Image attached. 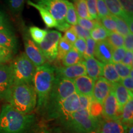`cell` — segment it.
<instances>
[{"instance_id": "1", "label": "cell", "mask_w": 133, "mask_h": 133, "mask_svg": "<svg viewBox=\"0 0 133 133\" xmlns=\"http://www.w3.org/2000/svg\"><path fill=\"white\" fill-rule=\"evenodd\" d=\"M35 121L33 114H23L9 104L0 112V133H26Z\"/></svg>"}, {"instance_id": "2", "label": "cell", "mask_w": 133, "mask_h": 133, "mask_svg": "<svg viewBox=\"0 0 133 133\" xmlns=\"http://www.w3.org/2000/svg\"><path fill=\"white\" fill-rule=\"evenodd\" d=\"M56 78V66L45 63L36 68L33 85L37 97L36 108L44 112L50 92Z\"/></svg>"}, {"instance_id": "3", "label": "cell", "mask_w": 133, "mask_h": 133, "mask_svg": "<svg viewBox=\"0 0 133 133\" xmlns=\"http://www.w3.org/2000/svg\"><path fill=\"white\" fill-rule=\"evenodd\" d=\"M18 112L30 114L36 107L37 97L33 85L25 83H14L6 99Z\"/></svg>"}, {"instance_id": "4", "label": "cell", "mask_w": 133, "mask_h": 133, "mask_svg": "<svg viewBox=\"0 0 133 133\" xmlns=\"http://www.w3.org/2000/svg\"><path fill=\"white\" fill-rule=\"evenodd\" d=\"M75 92V88L73 79L56 76L44 113L46 115L48 114L60 102Z\"/></svg>"}, {"instance_id": "5", "label": "cell", "mask_w": 133, "mask_h": 133, "mask_svg": "<svg viewBox=\"0 0 133 133\" xmlns=\"http://www.w3.org/2000/svg\"><path fill=\"white\" fill-rule=\"evenodd\" d=\"M101 119L91 116L88 110H77L71 114L64 123L76 133H89L99 128Z\"/></svg>"}, {"instance_id": "6", "label": "cell", "mask_w": 133, "mask_h": 133, "mask_svg": "<svg viewBox=\"0 0 133 133\" xmlns=\"http://www.w3.org/2000/svg\"><path fill=\"white\" fill-rule=\"evenodd\" d=\"M14 83H25L33 85L36 67L24 52L20 54L10 64Z\"/></svg>"}, {"instance_id": "7", "label": "cell", "mask_w": 133, "mask_h": 133, "mask_svg": "<svg viewBox=\"0 0 133 133\" xmlns=\"http://www.w3.org/2000/svg\"><path fill=\"white\" fill-rule=\"evenodd\" d=\"M67 1L68 0H38L36 4L44 8L52 15L57 22V29L59 30L65 31L71 28L65 21Z\"/></svg>"}, {"instance_id": "8", "label": "cell", "mask_w": 133, "mask_h": 133, "mask_svg": "<svg viewBox=\"0 0 133 133\" xmlns=\"http://www.w3.org/2000/svg\"><path fill=\"white\" fill-rule=\"evenodd\" d=\"M79 105L78 94L75 92L46 114V118L48 119H59L62 123H64L71 114L78 110Z\"/></svg>"}, {"instance_id": "9", "label": "cell", "mask_w": 133, "mask_h": 133, "mask_svg": "<svg viewBox=\"0 0 133 133\" xmlns=\"http://www.w3.org/2000/svg\"><path fill=\"white\" fill-rule=\"evenodd\" d=\"M62 37V34L56 30L48 31L42 42L39 44L45 59L50 62H54L57 54L59 41Z\"/></svg>"}, {"instance_id": "10", "label": "cell", "mask_w": 133, "mask_h": 133, "mask_svg": "<svg viewBox=\"0 0 133 133\" xmlns=\"http://www.w3.org/2000/svg\"><path fill=\"white\" fill-rule=\"evenodd\" d=\"M25 54L35 67H38L46 63V59L39 46L33 41L28 33L24 35Z\"/></svg>"}, {"instance_id": "11", "label": "cell", "mask_w": 133, "mask_h": 133, "mask_svg": "<svg viewBox=\"0 0 133 133\" xmlns=\"http://www.w3.org/2000/svg\"><path fill=\"white\" fill-rule=\"evenodd\" d=\"M13 84L14 78L10 64H0V99H6Z\"/></svg>"}, {"instance_id": "12", "label": "cell", "mask_w": 133, "mask_h": 133, "mask_svg": "<svg viewBox=\"0 0 133 133\" xmlns=\"http://www.w3.org/2000/svg\"><path fill=\"white\" fill-rule=\"evenodd\" d=\"M87 75L83 61L79 64L64 67H56V76L62 78L73 79L79 76Z\"/></svg>"}, {"instance_id": "13", "label": "cell", "mask_w": 133, "mask_h": 133, "mask_svg": "<svg viewBox=\"0 0 133 133\" xmlns=\"http://www.w3.org/2000/svg\"><path fill=\"white\" fill-rule=\"evenodd\" d=\"M112 89V84L101 76L95 81L93 89L92 99L103 105L105 99Z\"/></svg>"}, {"instance_id": "14", "label": "cell", "mask_w": 133, "mask_h": 133, "mask_svg": "<svg viewBox=\"0 0 133 133\" xmlns=\"http://www.w3.org/2000/svg\"><path fill=\"white\" fill-rule=\"evenodd\" d=\"M118 107L112 89L103 103L102 115L107 119H117L118 116Z\"/></svg>"}, {"instance_id": "15", "label": "cell", "mask_w": 133, "mask_h": 133, "mask_svg": "<svg viewBox=\"0 0 133 133\" xmlns=\"http://www.w3.org/2000/svg\"><path fill=\"white\" fill-rule=\"evenodd\" d=\"M114 48L107 39L96 43L94 56L102 64L112 62V54Z\"/></svg>"}, {"instance_id": "16", "label": "cell", "mask_w": 133, "mask_h": 133, "mask_svg": "<svg viewBox=\"0 0 133 133\" xmlns=\"http://www.w3.org/2000/svg\"><path fill=\"white\" fill-rule=\"evenodd\" d=\"M74 83L76 94L92 97L93 89L95 83L92 79L88 75H83L74 79Z\"/></svg>"}, {"instance_id": "17", "label": "cell", "mask_w": 133, "mask_h": 133, "mask_svg": "<svg viewBox=\"0 0 133 133\" xmlns=\"http://www.w3.org/2000/svg\"><path fill=\"white\" fill-rule=\"evenodd\" d=\"M86 75L94 81L102 76L104 64L97 61L94 57H87L83 61Z\"/></svg>"}, {"instance_id": "18", "label": "cell", "mask_w": 133, "mask_h": 133, "mask_svg": "<svg viewBox=\"0 0 133 133\" xmlns=\"http://www.w3.org/2000/svg\"><path fill=\"white\" fill-rule=\"evenodd\" d=\"M128 126L121 122L119 119L100 121L99 131L101 133H126Z\"/></svg>"}, {"instance_id": "19", "label": "cell", "mask_w": 133, "mask_h": 133, "mask_svg": "<svg viewBox=\"0 0 133 133\" xmlns=\"http://www.w3.org/2000/svg\"><path fill=\"white\" fill-rule=\"evenodd\" d=\"M112 89L117 101L118 112L121 114L124 105L131 97H132L133 94L129 92L119 82L112 84Z\"/></svg>"}, {"instance_id": "20", "label": "cell", "mask_w": 133, "mask_h": 133, "mask_svg": "<svg viewBox=\"0 0 133 133\" xmlns=\"http://www.w3.org/2000/svg\"><path fill=\"white\" fill-rule=\"evenodd\" d=\"M0 45L14 53L17 51V38L11 30H0Z\"/></svg>"}, {"instance_id": "21", "label": "cell", "mask_w": 133, "mask_h": 133, "mask_svg": "<svg viewBox=\"0 0 133 133\" xmlns=\"http://www.w3.org/2000/svg\"><path fill=\"white\" fill-rule=\"evenodd\" d=\"M28 4L30 6H32V7L35 8L36 9H37L39 12V14L42 18L43 22L46 25V26L48 28H57V23L56 21V20L54 19V17L52 16L50 13L48 12L47 10H46L44 8L32 2V1L28 0L27 1Z\"/></svg>"}, {"instance_id": "22", "label": "cell", "mask_w": 133, "mask_h": 133, "mask_svg": "<svg viewBox=\"0 0 133 133\" xmlns=\"http://www.w3.org/2000/svg\"><path fill=\"white\" fill-rule=\"evenodd\" d=\"M121 122L126 126L132 125L133 122V99L131 97L124 105L121 112Z\"/></svg>"}, {"instance_id": "23", "label": "cell", "mask_w": 133, "mask_h": 133, "mask_svg": "<svg viewBox=\"0 0 133 133\" xmlns=\"http://www.w3.org/2000/svg\"><path fill=\"white\" fill-rule=\"evenodd\" d=\"M83 61V56L73 48L65 54L62 60V62L64 66H69L79 64Z\"/></svg>"}, {"instance_id": "24", "label": "cell", "mask_w": 133, "mask_h": 133, "mask_svg": "<svg viewBox=\"0 0 133 133\" xmlns=\"http://www.w3.org/2000/svg\"><path fill=\"white\" fill-rule=\"evenodd\" d=\"M102 76L111 84L118 83L121 80L112 62L104 64Z\"/></svg>"}, {"instance_id": "25", "label": "cell", "mask_w": 133, "mask_h": 133, "mask_svg": "<svg viewBox=\"0 0 133 133\" xmlns=\"http://www.w3.org/2000/svg\"><path fill=\"white\" fill-rule=\"evenodd\" d=\"M103 1H104L110 14L119 17L121 19H124L127 16L118 0H103Z\"/></svg>"}, {"instance_id": "26", "label": "cell", "mask_w": 133, "mask_h": 133, "mask_svg": "<svg viewBox=\"0 0 133 133\" xmlns=\"http://www.w3.org/2000/svg\"><path fill=\"white\" fill-rule=\"evenodd\" d=\"M78 17L89 20H92L88 11L86 0H74Z\"/></svg>"}, {"instance_id": "27", "label": "cell", "mask_w": 133, "mask_h": 133, "mask_svg": "<svg viewBox=\"0 0 133 133\" xmlns=\"http://www.w3.org/2000/svg\"><path fill=\"white\" fill-rule=\"evenodd\" d=\"M109 33L102 25L99 24L90 31V37L96 42H99L107 39Z\"/></svg>"}, {"instance_id": "28", "label": "cell", "mask_w": 133, "mask_h": 133, "mask_svg": "<svg viewBox=\"0 0 133 133\" xmlns=\"http://www.w3.org/2000/svg\"><path fill=\"white\" fill-rule=\"evenodd\" d=\"M72 48V44L66 41L65 38L61 37L59 41V44H58L57 54L56 59L59 61H62L65 54Z\"/></svg>"}, {"instance_id": "29", "label": "cell", "mask_w": 133, "mask_h": 133, "mask_svg": "<svg viewBox=\"0 0 133 133\" xmlns=\"http://www.w3.org/2000/svg\"><path fill=\"white\" fill-rule=\"evenodd\" d=\"M29 31L31 39L37 44H39L42 42L47 33V31L35 26H30Z\"/></svg>"}, {"instance_id": "30", "label": "cell", "mask_w": 133, "mask_h": 133, "mask_svg": "<svg viewBox=\"0 0 133 133\" xmlns=\"http://www.w3.org/2000/svg\"><path fill=\"white\" fill-rule=\"evenodd\" d=\"M111 17H112V18L114 19L116 25V31L118 33L120 34L123 37H125L128 35H129V33H131L128 26L127 24H126V22L124 21L123 19L119 17L113 16L112 14H111Z\"/></svg>"}, {"instance_id": "31", "label": "cell", "mask_w": 133, "mask_h": 133, "mask_svg": "<svg viewBox=\"0 0 133 133\" xmlns=\"http://www.w3.org/2000/svg\"><path fill=\"white\" fill-rule=\"evenodd\" d=\"M103 105L96 100L92 99L89 107V113L91 116L97 119H101L102 115Z\"/></svg>"}, {"instance_id": "32", "label": "cell", "mask_w": 133, "mask_h": 133, "mask_svg": "<svg viewBox=\"0 0 133 133\" xmlns=\"http://www.w3.org/2000/svg\"><path fill=\"white\" fill-rule=\"evenodd\" d=\"M78 16L76 14L74 4L72 3L67 1V11H66L65 21L70 26L77 24Z\"/></svg>"}, {"instance_id": "33", "label": "cell", "mask_w": 133, "mask_h": 133, "mask_svg": "<svg viewBox=\"0 0 133 133\" xmlns=\"http://www.w3.org/2000/svg\"><path fill=\"white\" fill-rule=\"evenodd\" d=\"M107 40L109 41L110 44L112 45L114 49L123 47L124 46V37L116 31L110 32L107 38Z\"/></svg>"}, {"instance_id": "34", "label": "cell", "mask_w": 133, "mask_h": 133, "mask_svg": "<svg viewBox=\"0 0 133 133\" xmlns=\"http://www.w3.org/2000/svg\"><path fill=\"white\" fill-rule=\"evenodd\" d=\"M99 23L109 32H114L116 31V25L115 22L112 19L111 15L97 19Z\"/></svg>"}, {"instance_id": "35", "label": "cell", "mask_w": 133, "mask_h": 133, "mask_svg": "<svg viewBox=\"0 0 133 133\" xmlns=\"http://www.w3.org/2000/svg\"><path fill=\"white\" fill-rule=\"evenodd\" d=\"M114 65L115 69L121 79L125 78L130 75L131 71L132 69V67L126 65L121 62L116 63V64H114Z\"/></svg>"}, {"instance_id": "36", "label": "cell", "mask_w": 133, "mask_h": 133, "mask_svg": "<svg viewBox=\"0 0 133 133\" xmlns=\"http://www.w3.org/2000/svg\"><path fill=\"white\" fill-rule=\"evenodd\" d=\"M77 24L84 29L91 31L100 23L98 20H89L78 17Z\"/></svg>"}, {"instance_id": "37", "label": "cell", "mask_w": 133, "mask_h": 133, "mask_svg": "<svg viewBox=\"0 0 133 133\" xmlns=\"http://www.w3.org/2000/svg\"><path fill=\"white\" fill-rule=\"evenodd\" d=\"M86 48L84 54L83 55V58L85 59L87 57H94V51L96 45V43L94 39H92L91 37L87 38L86 39Z\"/></svg>"}, {"instance_id": "38", "label": "cell", "mask_w": 133, "mask_h": 133, "mask_svg": "<svg viewBox=\"0 0 133 133\" xmlns=\"http://www.w3.org/2000/svg\"><path fill=\"white\" fill-rule=\"evenodd\" d=\"M26 0H8L10 9L15 14L20 13L23 9Z\"/></svg>"}, {"instance_id": "39", "label": "cell", "mask_w": 133, "mask_h": 133, "mask_svg": "<svg viewBox=\"0 0 133 133\" xmlns=\"http://www.w3.org/2000/svg\"><path fill=\"white\" fill-rule=\"evenodd\" d=\"M13 52L0 45V64H4L12 59Z\"/></svg>"}, {"instance_id": "40", "label": "cell", "mask_w": 133, "mask_h": 133, "mask_svg": "<svg viewBox=\"0 0 133 133\" xmlns=\"http://www.w3.org/2000/svg\"><path fill=\"white\" fill-rule=\"evenodd\" d=\"M126 52V49L124 47L115 48L113 51L112 62L113 64L120 63L122 62L123 59Z\"/></svg>"}, {"instance_id": "41", "label": "cell", "mask_w": 133, "mask_h": 133, "mask_svg": "<svg viewBox=\"0 0 133 133\" xmlns=\"http://www.w3.org/2000/svg\"><path fill=\"white\" fill-rule=\"evenodd\" d=\"M97 11L98 19L111 15L103 0H97Z\"/></svg>"}, {"instance_id": "42", "label": "cell", "mask_w": 133, "mask_h": 133, "mask_svg": "<svg viewBox=\"0 0 133 133\" xmlns=\"http://www.w3.org/2000/svg\"><path fill=\"white\" fill-rule=\"evenodd\" d=\"M71 29L75 31L78 38L86 39L87 38L90 37V31L84 29V28L79 25L78 24L71 26Z\"/></svg>"}, {"instance_id": "43", "label": "cell", "mask_w": 133, "mask_h": 133, "mask_svg": "<svg viewBox=\"0 0 133 133\" xmlns=\"http://www.w3.org/2000/svg\"><path fill=\"white\" fill-rule=\"evenodd\" d=\"M88 11L92 20H97V0H86Z\"/></svg>"}, {"instance_id": "44", "label": "cell", "mask_w": 133, "mask_h": 133, "mask_svg": "<svg viewBox=\"0 0 133 133\" xmlns=\"http://www.w3.org/2000/svg\"><path fill=\"white\" fill-rule=\"evenodd\" d=\"M79 96V109L78 110H88L89 111V105L92 97H88L84 95H78Z\"/></svg>"}, {"instance_id": "45", "label": "cell", "mask_w": 133, "mask_h": 133, "mask_svg": "<svg viewBox=\"0 0 133 133\" xmlns=\"http://www.w3.org/2000/svg\"><path fill=\"white\" fill-rule=\"evenodd\" d=\"M73 48L76 49L81 56H83L86 48V39L78 38L75 42L73 44Z\"/></svg>"}, {"instance_id": "46", "label": "cell", "mask_w": 133, "mask_h": 133, "mask_svg": "<svg viewBox=\"0 0 133 133\" xmlns=\"http://www.w3.org/2000/svg\"><path fill=\"white\" fill-rule=\"evenodd\" d=\"M126 14L132 17L133 0H118Z\"/></svg>"}, {"instance_id": "47", "label": "cell", "mask_w": 133, "mask_h": 133, "mask_svg": "<svg viewBox=\"0 0 133 133\" xmlns=\"http://www.w3.org/2000/svg\"><path fill=\"white\" fill-rule=\"evenodd\" d=\"M119 83L129 91V92L133 94V77L130 76H128L125 78L121 79Z\"/></svg>"}, {"instance_id": "48", "label": "cell", "mask_w": 133, "mask_h": 133, "mask_svg": "<svg viewBox=\"0 0 133 133\" xmlns=\"http://www.w3.org/2000/svg\"><path fill=\"white\" fill-rule=\"evenodd\" d=\"M63 38H65L66 41H69L70 44L73 45L74 43L77 39L78 36L76 35V33H75V31L70 28V29H68L67 30L65 31L64 36Z\"/></svg>"}, {"instance_id": "49", "label": "cell", "mask_w": 133, "mask_h": 133, "mask_svg": "<svg viewBox=\"0 0 133 133\" xmlns=\"http://www.w3.org/2000/svg\"><path fill=\"white\" fill-rule=\"evenodd\" d=\"M123 47L126 51H133V35L129 33L124 38V46Z\"/></svg>"}, {"instance_id": "50", "label": "cell", "mask_w": 133, "mask_h": 133, "mask_svg": "<svg viewBox=\"0 0 133 133\" xmlns=\"http://www.w3.org/2000/svg\"><path fill=\"white\" fill-rule=\"evenodd\" d=\"M121 63L131 67H132L133 64V51H126L125 54Z\"/></svg>"}, {"instance_id": "51", "label": "cell", "mask_w": 133, "mask_h": 133, "mask_svg": "<svg viewBox=\"0 0 133 133\" xmlns=\"http://www.w3.org/2000/svg\"><path fill=\"white\" fill-rule=\"evenodd\" d=\"M0 30H11L4 14L0 11Z\"/></svg>"}, {"instance_id": "52", "label": "cell", "mask_w": 133, "mask_h": 133, "mask_svg": "<svg viewBox=\"0 0 133 133\" xmlns=\"http://www.w3.org/2000/svg\"><path fill=\"white\" fill-rule=\"evenodd\" d=\"M126 133H133V127L132 125L128 126L127 130H126Z\"/></svg>"}, {"instance_id": "53", "label": "cell", "mask_w": 133, "mask_h": 133, "mask_svg": "<svg viewBox=\"0 0 133 133\" xmlns=\"http://www.w3.org/2000/svg\"><path fill=\"white\" fill-rule=\"evenodd\" d=\"M89 133H101V132H100L99 128L98 129H97V130L93 131H92V132H89Z\"/></svg>"}, {"instance_id": "54", "label": "cell", "mask_w": 133, "mask_h": 133, "mask_svg": "<svg viewBox=\"0 0 133 133\" xmlns=\"http://www.w3.org/2000/svg\"><path fill=\"white\" fill-rule=\"evenodd\" d=\"M44 133H62V132H44Z\"/></svg>"}]
</instances>
